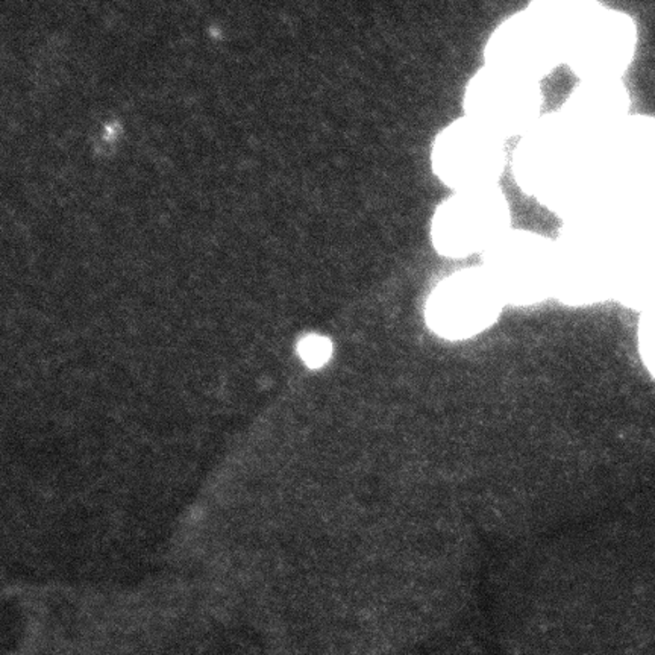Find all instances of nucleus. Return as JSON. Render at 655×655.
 <instances>
[{"mask_svg": "<svg viewBox=\"0 0 655 655\" xmlns=\"http://www.w3.org/2000/svg\"><path fill=\"white\" fill-rule=\"evenodd\" d=\"M525 85L518 76L493 67H484L466 91V112L474 122L505 137L522 129L528 122L531 106Z\"/></svg>", "mask_w": 655, "mask_h": 655, "instance_id": "39448f33", "label": "nucleus"}, {"mask_svg": "<svg viewBox=\"0 0 655 655\" xmlns=\"http://www.w3.org/2000/svg\"><path fill=\"white\" fill-rule=\"evenodd\" d=\"M504 301L482 267L442 281L429 297L425 316L434 333L448 340L475 337L497 322Z\"/></svg>", "mask_w": 655, "mask_h": 655, "instance_id": "f03ea898", "label": "nucleus"}, {"mask_svg": "<svg viewBox=\"0 0 655 655\" xmlns=\"http://www.w3.org/2000/svg\"><path fill=\"white\" fill-rule=\"evenodd\" d=\"M508 210L497 187L458 191L433 220V242L443 257L465 258L486 252L507 234Z\"/></svg>", "mask_w": 655, "mask_h": 655, "instance_id": "f257e3e1", "label": "nucleus"}, {"mask_svg": "<svg viewBox=\"0 0 655 655\" xmlns=\"http://www.w3.org/2000/svg\"><path fill=\"white\" fill-rule=\"evenodd\" d=\"M482 269L504 304L529 305L548 291L550 259L543 244L525 234H504L482 252Z\"/></svg>", "mask_w": 655, "mask_h": 655, "instance_id": "20e7f679", "label": "nucleus"}, {"mask_svg": "<svg viewBox=\"0 0 655 655\" xmlns=\"http://www.w3.org/2000/svg\"><path fill=\"white\" fill-rule=\"evenodd\" d=\"M504 163L502 138L469 117L455 120L434 144V172L455 190L493 187Z\"/></svg>", "mask_w": 655, "mask_h": 655, "instance_id": "7ed1b4c3", "label": "nucleus"}, {"mask_svg": "<svg viewBox=\"0 0 655 655\" xmlns=\"http://www.w3.org/2000/svg\"><path fill=\"white\" fill-rule=\"evenodd\" d=\"M297 352H299V357L304 359V363L308 367L319 369V367L327 365L329 358H331L333 343H331L329 338L318 335V334H312V335L302 338L299 344H297Z\"/></svg>", "mask_w": 655, "mask_h": 655, "instance_id": "423d86ee", "label": "nucleus"}]
</instances>
